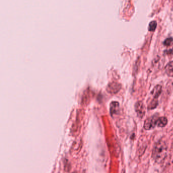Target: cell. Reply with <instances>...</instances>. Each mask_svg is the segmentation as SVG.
<instances>
[{"label":"cell","instance_id":"obj_3","mask_svg":"<svg viewBox=\"0 0 173 173\" xmlns=\"http://www.w3.org/2000/svg\"><path fill=\"white\" fill-rule=\"evenodd\" d=\"M135 110L138 117L140 118H143L145 114V105L142 101H138L135 104Z\"/></svg>","mask_w":173,"mask_h":173},{"label":"cell","instance_id":"obj_2","mask_svg":"<svg viewBox=\"0 0 173 173\" xmlns=\"http://www.w3.org/2000/svg\"><path fill=\"white\" fill-rule=\"evenodd\" d=\"M159 118V115L155 114L147 118L144 122V128L146 130H151L154 128L157 125V120Z\"/></svg>","mask_w":173,"mask_h":173},{"label":"cell","instance_id":"obj_5","mask_svg":"<svg viewBox=\"0 0 173 173\" xmlns=\"http://www.w3.org/2000/svg\"><path fill=\"white\" fill-rule=\"evenodd\" d=\"M161 91H162V86L160 85H156L153 88L152 91H151V95H152L153 98L158 99L160 95L161 94Z\"/></svg>","mask_w":173,"mask_h":173},{"label":"cell","instance_id":"obj_10","mask_svg":"<svg viewBox=\"0 0 173 173\" xmlns=\"http://www.w3.org/2000/svg\"><path fill=\"white\" fill-rule=\"evenodd\" d=\"M156 27H157V23L156 21H151L149 24L148 30H149L150 32H153L156 29Z\"/></svg>","mask_w":173,"mask_h":173},{"label":"cell","instance_id":"obj_8","mask_svg":"<svg viewBox=\"0 0 173 173\" xmlns=\"http://www.w3.org/2000/svg\"><path fill=\"white\" fill-rule=\"evenodd\" d=\"M168 123V119L165 117H160L157 120V125L158 127H165Z\"/></svg>","mask_w":173,"mask_h":173},{"label":"cell","instance_id":"obj_4","mask_svg":"<svg viewBox=\"0 0 173 173\" xmlns=\"http://www.w3.org/2000/svg\"><path fill=\"white\" fill-rule=\"evenodd\" d=\"M122 86L117 83H112L108 86V91L111 94H115L119 92L121 89Z\"/></svg>","mask_w":173,"mask_h":173},{"label":"cell","instance_id":"obj_1","mask_svg":"<svg viewBox=\"0 0 173 173\" xmlns=\"http://www.w3.org/2000/svg\"><path fill=\"white\" fill-rule=\"evenodd\" d=\"M168 154V145L165 141L160 140L155 145L152 151V157L157 164H161L165 160Z\"/></svg>","mask_w":173,"mask_h":173},{"label":"cell","instance_id":"obj_6","mask_svg":"<svg viewBox=\"0 0 173 173\" xmlns=\"http://www.w3.org/2000/svg\"><path fill=\"white\" fill-rule=\"evenodd\" d=\"M119 110V104L116 101H113L110 104V113L111 115L116 114Z\"/></svg>","mask_w":173,"mask_h":173},{"label":"cell","instance_id":"obj_7","mask_svg":"<svg viewBox=\"0 0 173 173\" xmlns=\"http://www.w3.org/2000/svg\"><path fill=\"white\" fill-rule=\"evenodd\" d=\"M165 71L168 76L173 77V61L166 65L165 67Z\"/></svg>","mask_w":173,"mask_h":173},{"label":"cell","instance_id":"obj_9","mask_svg":"<svg viewBox=\"0 0 173 173\" xmlns=\"http://www.w3.org/2000/svg\"><path fill=\"white\" fill-rule=\"evenodd\" d=\"M158 104H159L158 99H152V100H151L150 102L148 105V109L149 110L155 109L158 105Z\"/></svg>","mask_w":173,"mask_h":173},{"label":"cell","instance_id":"obj_12","mask_svg":"<svg viewBox=\"0 0 173 173\" xmlns=\"http://www.w3.org/2000/svg\"><path fill=\"white\" fill-rule=\"evenodd\" d=\"M165 53L167 55H173V49L166 50L165 51Z\"/></svg>","mask_w":173,"mask_h":173},{"label":"cell","instance_id":"obj_11","mask_svg":"<svg viewBox=\"0 0 173 173\" xmlns=\"http://www.w3.org/2000/svg\"><path fill=\"white\" fill-rule=\"evenodd\" d=\"M173 42V39L172 38H169L165 39L164 42V45L165 46H170L171 45Z\"/></svg>","mask_w":173,"mask_h":173}]
</instances>
